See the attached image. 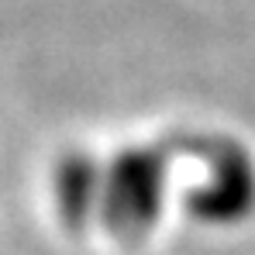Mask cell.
I'll list each match as a JSON object with an SVG mask.
<instances>
[{"instance_id":"obj_1","label":"cell","mask_w":255,"mask_h":255,"mask_svg":"<svg viewBox=\"0 0 255 255\" xmlns=\"http://www.w3.org/2000/svg\"><path fill=\"white\" fill-rule=\"evenodd\" d=\"M169 145H131L104 166L100 224L121 245H138L152 235L166 204Z\"/></svg>"},{"instance_id":"obj_3","label":"cell","mask_w":255,"mask_h":255,"mask_svg":"<svg viewBox=\"0 0 255 255\" xmlns=\"http://www.w3.org/2000/svg\"><path fill=\"white\" fill-rule=\"evenodd\" d=\"M100 193H104V166L90 152H66L52 169V200L59 224L69 235H80L90 228L93 217H100Z\"/></svg>"},{"instance_id":"obj_2","label":"cell","mask_w":255,"mask_h":255,"mask_svg":"<svg viewBox=\"0 0 255 255\" xmlns=\"http://www.w3.org/2000/svg\"><path fill=\"white\" fill-rule=\"evenodd\" d=\"M186 148L207 162V176L186 190L183 207L193 221L231 228L255 214V159L231 138H186Z\"/></svg>"}]
</instances>
